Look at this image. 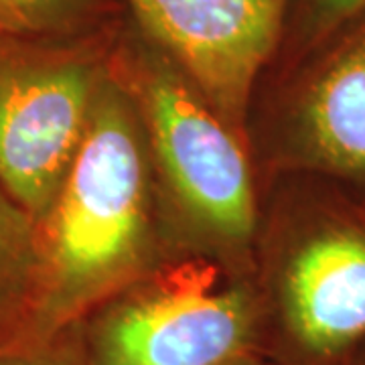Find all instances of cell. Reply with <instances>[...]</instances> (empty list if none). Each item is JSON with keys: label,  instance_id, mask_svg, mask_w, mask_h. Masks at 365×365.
Here are the masks:
<instances>
[{"label": "cell", "instance_id": "1", "mask_svg": "<svg viewBox=\"0 0 365 365\" xmlns=\"http://www.w3.org/2000/svg\"><path fill=\"white\" fill-rule=\"evenodd\" d=\"M134 108L110 61L78 155L39 223V278L29 311L4 331L57 333L128 287L150 230L144 132Z\"/></svg>", "mask_w": 365, "mask_h": 365}, {"label": "cell", "instance_id": "2", "mask_svg": "<svg viewBox=\"0 0 365 365\" xmlns=\"http://www.w3.org/2000/svg\"><path fill=\"white\" fill-rule=\"evenodd\" d=\"M110 61L143 112L148 140L179 205L211 237L230 246L248 244L256 203L234 128L132 21L116 29Z\"/></svg>", "mask_w": 365, "mask_h": 365}, {"label": "cell", "instance_id": "3", "mask_svg": "<svg viewBox=\"0 0 365 365\" xmlns=\"http://www.w3.org/2000/svg\"><path fill=\"white\" fill-rule=\"evenodd\" d=\"M116 29L78 37L0 35V185L37 223L86 136Z\"/></svg>", "mask_w": 365, "mask_h": 365}, {"label": "cell", "instance_id": "4", "mask_svg": "<svg viewBox=\"0 0 365 365\" xmlns=\"http://www.w3.org/2000/svg\"><path fill=\"white\" fill-rule=\"evenodd\" d=\"M276 365H349L365 347V201L333 182L290 220L266 302Z\"/></svg>", "mask_w": 365, "mask_h": 365}, {"label": "cell", "instance_id": "5", "mask_svg": "<svg viewBox=\"0 0 365 365\" xmlns=\"http://www.w3.org/2000/svg\"><path fill=\"white\" fill-rule=\"evenodd\" d=\"M88 365H227L266 355V300L189 262L122 288L81 323Z\"/></svg>", "mask_w": 365, "mask_h": 365}, {"label": "cell", "instance_id": "6", "mask_svg": "<svg viewBox=\"0 0 365 365\" xmlns=\"http://www.w3.org/2000/svg\"><path fill=\"white\" fill-rule=\"evenodd\" d=\"M130 21L237 130L262 69L280 51L292 0H122Z\"/></svg>", "mask_w": 365, "mask_h": 365}, {"label": "cell", "instance_id": "7", "mask_svg": "<svg viewBox=\"0 0 365 365\" xmlns=\"http://www.w3.org/2000/svg\"><path fill=\"white\" fill-rule=\"evenodd\" d=\"M294 76L282 120L284 163L365 201V13Z\"/></svg>", "mask_w": 365, "mask_h": 365}, {"label": "cell", "instance_id": "8", "mask_svg": "<svg viewBox=\"0 0 365 365\" xmlns=\"http://www.w3.org/2000/svg\"><path fill=\"white\" fill-rule=\"evenodd\" d=\"M39 264V223L0 185V329L23 321L37 287Z\"/></svg>", "mask_w": 365, "mask_h": 365}, {"label": "cell", "instance_id": "9", "mask_svg": "<svg viewBox=\"0 0 365 365\" xmlns=\"http://www.w3.org/2000/svg\"><path fill=\"white\" fill-rule=\"evenodd\" d=\"M116 0H0V35L78 37L114 25Z\"/></svg>", "mask_w": 365, "mask_h": 365}, {"label": "cell", "instance_id": "10", "mask_svg": "<svg viewBox=\"0 0 365 365\" xmlns=\"http://www.w3.org/2000/svg\"><path fill=\"white\" fill-rule=\"evenodd\" d=\"M365 13V0H292L282 53L297 69Z\"/></svg>", "mask_w": 365, "mask_h": 365}, {"label": "cell", "instance_id": "11", "mask_svg": "<svg viewBox=\"0 0 365 365\" xmlns=\"http://www.w3.org/2000/svg\"><path fill=\"white\" fill-rule=\"evenodd\" d=\"M0 365H88L81 327L49 335L0 329Z\"/></svg>", "mask_w": 365, "mask_h": 365}, {"label": "cell", "instance_id": "12", "mask_svg": "<svg viewBox=\"0 0 365 365\" xmlns=\"http://www.w3.org/2000/svg\"><path fill=\"white\" fill-rule=\"evenodd\" d=\"M262 355H254V357H244V359H237L234 364H227V365H264L260 361Z\"/></svg>", "mask_w": 365, "mask_h": 365}, {"label": "cell", "instance_id": "13", "mask_svg": "<svg viewBox=\"0 0 365 365\" xmlns=\"http://www.w3.org/2000/svg\"><path fill=\"white\" fill-rule=\"evenodd\" d=\"M349 365H365V347L361 349V351L357 353V355H355V359H353Z\"/></svg>", "mask_w": 365, "mask_h": 365}]
</instances>
